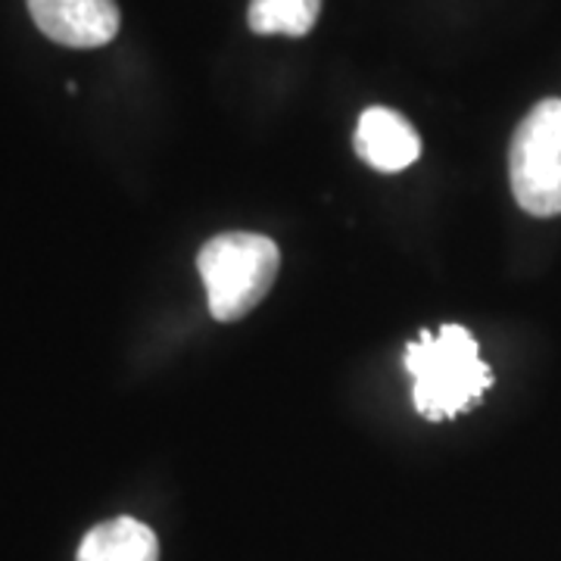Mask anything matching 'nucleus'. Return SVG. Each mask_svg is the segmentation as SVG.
<instances>
[{
	"label": "nucleus",
	"instance_id": "1",
	"mask_svg": "<svg viewBox=\"0 0 561 561\" xmlns=\"http://www.w3.org/2000/svg\"><path fill=\"white\" fill-rule=\"evenodd\" d=\"M405 368L415 378L412 402L431 421L471 409L493 383L481 346L461 324H443L440 334L421 331L419 341L405 350Z\"/></svg>",
	"mask_w": 561,
	"mask_h": 561
},
{
	"label": "nucleus",
	"instance_id": "2",
	"mask_svg": "<svg viewBox=\"0 0 561 561\" xmlns=\"http://www.w3.org/2000/svg\"><path fill=\"white\" fill-rule=\"evenodd\" d=\"M197 268L206 284L209 312L216 321H238L253 312L278 278L280 253L275 241L231 231L203 243Z\"/></svg>",
	"mask_w": 561,
	"mask_h": 561
},
{
	"label": "nucleus",
	"instance_id": "3",
	"mask_svg": "<svg viewBox=\"0 0 561 561\" xmlns=\"http://www.w3.org/2000/svg\"><path fill=\"white\" fill-rule=\"evenodd\" d=\"M512 191L524 213L561 216V98L540 101L518 125L508 153Z\"/></svg>",
	"mask_w": 561,
	"mask_h": 561
},
{
	"label": "nucleus",
	"instance_id": "4",
	"mask_svg": "<svg viewBox=\"0 0 561 561\" xmlns=\"http://www.w3.org/2000/svg\"><path fill=\"white\" fill-rule=\"evenodd\" d=\"M28 13L62 47H103L119 32L116 0H28Z\"/></svg>",
	"mask_w": 561,
	"mask_h": 561
},
{
	"label": "nucleus",
	"instance_id": "5",
	"mask_svg": "<svg viewBox=\"0 0 561 561\" xmlns=\"http://www.w3.org/2000/svg\"><path fill=\"white\" fill-rule=\"evenodd\" d=\"M353 147L359 160L378 172H402L421 157L419 131L405 116L387 106H371L362 113Z\"/></svg>",
	"mask_w": 561,
	"mask_h": 561
},
{
	"label": "nucleus",
	"instance_id": "6",
	"mask_svg": "<svg viewBox=\"0 0 561 561\" xmlns=\"http://www.w3.org/2000/svg\"><path fill=\"white\" fill-rule=\"evenodd\" d=\"M79 561H160V542L135 518L98 524L79 546Z\"/></svg>",
	"mask_w": 561,
	"mask_h": 561
},
{
	"label": "nucleus",
	"instance_id": "7",
	"mask_svg": "<svg viewBox=\"0 0 561 561\" xmlns=\"http://www.w3.org/2000/svg\"><path fill=\"white\" fill-rule=\"evenodd\" d=\"M321 0H250L247 22L256 35L302 38L319 22Z\"/></svg>",
	"mask_w": 561,
	"mask_h": 561
}]
</instances>
